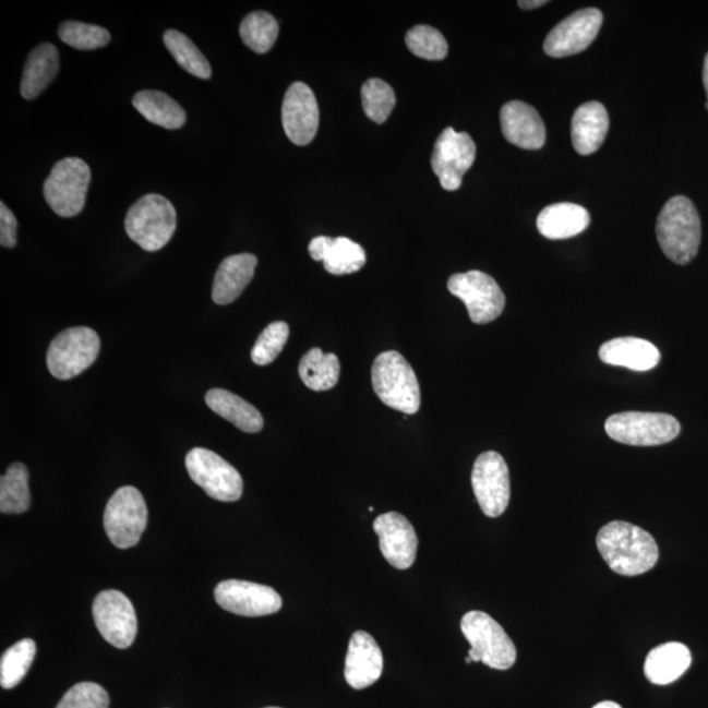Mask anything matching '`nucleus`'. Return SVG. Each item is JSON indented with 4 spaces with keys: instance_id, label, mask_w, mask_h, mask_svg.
I'll list each match as a JSON object with an SVG mask.
<instances>
[{
    "instance_id": "obj_15",
    "label": "nucleus",
    "mask_w": 708,
    "mask_h": 708,
    "mask_svg": "<svg viewBox=\"0 0 708 708\" xmlns=\"http://www.w3.org/2000/svg\"><path fill=\"white\" fill-rule=\"evenodd\" d=\"M603 15L597 9H584L555 25L543 44L544 53L563 58L581 53L596 40L602 27Z\"/></svg>"
},
{
    "instance_id": "obj_24",
    "label": "nucleus",
    "mask_w": 708,
    "mask_h": 708,
    "mask_svg": "<svg viewBox=\"0 0 708 708\" xmlns=\"http://www.w3.org/2000/svg\"><path fill=\"white\" fill-rule=\"evenodd\" d=\"M257 266V257L252 253H239L226 257L214 276L213 301L229 304L243 293L251 283Z\"/></svg>"
},
{
    "instance_id": "obj_8",
    "label": "nucleus",
    "mask_w": 708,
    "mask_h": 708,
    "mask_svg": "<svg viewBox=\"0 0 708 708\" xmlns=\"http://www.w3.org/2000/svg\"><path fill=\"white\" fill-rule=\"evenodd\" d=\"M100 352V339L94 329L74 327L62 331L51 341L48 369L57 380L68 381L87 370Z\"/></svg>"
},
{
    "instance_id": "obj_31",
    "label": "nucleus",
    "mask_w": 708,
    "mask_h": 708,
    "mask_svg": "<svg viewBox=\"0 0 708 708\" xmlns=\"http://www.w3.org/2000/svg\"><path fill=\"white\" fill-rule=\"evenodd\" d=\"M28 470L23 464H12L0 479V512L22 515L29 509Z\"/></svg>"
},
{
    "instance_id": "obj_35",
    "label": "nucleus",
    "mask_w": 708,
    "mask_h": 708,
    "mask_svg": "<svg viewBox=\"0 0 708 708\" xmlns=\"http://www.w3.org/2000/svg\"><path fill=\"white\" fill-rule=\"evenodd\" d=\"M361 97L363 110L376 123L385 122L396 104L394 89L379 77L363 83Z\"/></svg>"
},
{
    "instance_id": "obj_45",
    "label": "nucleus",
    "mask_w": 708,
    "mask_h": 708,
    "mask_svg": "<svg viewBox=\"0 0 708 708\" xmlns=\"http://www.w3.org/2000/svg\"><path fill=\"white\" fill-rule=\"evenodd\" d=\"M265 708H279V707H265Z\"/></svg>"
},
{
    "instance_id": "obj_18",
    "label": "nucleus",
    "mask_w": 708,
    "mask_h": 708,
    "mask_svg": "<svg viewBox=\"0 0 708 708\" xmlns=\"http://www.w3.org/2000/svg\"><path fill=\"white\" fill-rule=\"evenodd\" d=\"M373 528L386 561L396 569L411 568L419 544L412 524L400 513L388 512L375 518Z\"/></svg>"
},
{
    "instance_id": "obj_10",
    "label": "nucleus",
    "mask_w": 708,
    "mask_h": 708,
    "mask_svg": "<svg viewBox=\"0 0 708 708\" xmlns=\"http://www.w3.org/2000/svg\"><path fill=\"white\" fill-rule=\"evenodd\" d=\"M187 471L194 483L218 502H238L243 495V479L240 473L218 454L194 447L187 454Z\"/></svg>"
},
{
    "instance_id": "obj_37",
    "label": "nucleus",
    "mask_w": 708,
    "mask_h": 708,
    "mask_svg": "<svg viewBox=\"0 0 708 708\" xmlns=\"http://www.w3.org/2000/svg\"><path fill=\"white\" fill-rule=\"evenodd\" d=\"M58 36L69 47L77 50L100 49L110 43V34L106 28L82 22L62 23Z\"/></svg>"
},
{
    "instance_id": "obj_29",
    "label": "nucleus",
    "mask_w": 708,
    "mask_h": 708,
    "mask_svg": "<svg viewBox=\"0 0 708 708\" xmlns=\"http://www.w3.org/2000/svg\"><path fill=\"white\" fill-rule=\"evenodd\" d=\"M133 106L148 122L165 129L184 127L185 110L178 101L160 91L144 89L133 97Z\"/></svg>"
},
{
    "instance_id": "obj_20",
    "label": "nucleus",
    "mask_w": 708,
    "mask_h": 708,
    "mask_svg": "<svg viewBox=\"0 0 708 708\" xmlns=\"http://www.w3.org/2000/svg\"><path fill=\"white\" fill-rule=\"evenodd\" d=\"M383 672V655L373 636L356 632L350 638L344 675L350 687L362 691L375 684Z\"/></svg>"
},
{
    "instance_id": "obj_32",
    "label": "nucleus",
    "mask_w": 708,
    "mask_h": 708,
    "mask_svg": "<svg viewBox=\"0 0 708 708\" xmlns=\"http://www.w3.org/2000/svg\"><path fill=\"white\" fill-rule=\"evenodd\" d=\"M245 47H249L255 53L264 55L275 45L279 27L278 22L268 12L256 11L243 19L239 28Z\"/></svg>"
},
{
    "instance_id": "obj_30",
    "label": "nucleus",
    "mask_w": 708,
    "mask_h": 708,
    "mask_svg": "<svg viewBox=\"0 0 708 708\" xmlns=\"http://www.w3.org/2000/svg\"><path fill=\"white\" fill-rule=\"evenodd\" d=\"M298 372L310 389L327 392L339 382L340 361L334 353H323L322 349L313 348L302 357Z\"/></svg>"
},
{
    "instance_id": "obj_21",
    "label": "nucleus",
    "mask_w": 708,
    "mask_h": 708,
    "mask_svg": "<svg viewBox=\"0 0 708 708\" xmlns=\"http://www.w3.org/2000/svg\"><path fill=\"white\" fill-rule=\"evenodd\" d=\"M309 253L315 262H323L324 268L335 276L352 275L367 264L365 250L344 237H316L311 240Z\"/></svg>"
},
{
    "instance_id": "obj_23",
    "label": "nucleus",
    "mask_w": 708,
    "mask_h": 708,
    "mask_svg": "<svg viewBox=\"0 0 708 708\" xmlns=\"http://www.w3.org/2000/svg\"><path fill=\"white\" fill-rule=\"evenodd\" d=\"M609 115L599 101L583 104L573 117V145L580 155H592L605 142L609 132Z\"/></svg>"
},
{
    "instance_id": "obj_27",
    "label": "nucleus",
    "mask_w": 708,
    "mask_h": 708,
    "mask_svg": "<svg viewBox=\"0 0 708 708\" xmlns=\"http://www.w3.org/2000/svg\"><path fill=\"white\" fill-rule=\"evenodd\" d=\"M206 405L238 430L245 433H257L263 430L264 419L257 408L240 396L224 388H213L205 395Z\"/></svg>"
},
{
    "instance_id": "obj_16",
    "label": "nucleus",
    "mask_w": 708,
    "mask_h": 708,
    "mask_svg": "<svg viewBox=\"0 0 708 708\" xmlns=\"http://www.w3.org/2000/svg\"><path fill=\"white\" fill-rule=\"evenodd\" d=\"M218 605L232 614L242 616H263L279 612L281 596L275 589L262 584L226 580L214 590Z\"/></svg>"
},
{
    "instance_id": "obj_11",
    "label": "nucleus",
    "mask_w": 708,
    "mask_h": 708,
    "mask_svg": "<svg viewBox=\"0 0 708 708\" xmlns=\"http://www.w3.org/2000/svg\"><path fill=\"white\" fill-rule=\"evenodd\" d=\"M447 289L466 304L470 320L476 324L493 322L503 314V290L495 279L484 272L457 273L447 281Z\"/></svg>"
},
{
    "instance_id": "obj_3",
    "label": "nucleus",
    "mask_w": 708,
    "mask_h": 708,
    "mask_svg": "<svg viewBox=\"0 0 708 708\" xmlns=\"http://www.w3.org/2000/svg\"><path fill=\"white\" fill-rule=\"evenodd\" d=\"M372 383L383 405L406 415L418 413L421 403L418 376L399 352L387 350L376 357Z\"/></svg>"
},
{
    "instance_id": "obj_2",
    "label": "nucleus",
    "mask_w": 708,
    "mask_h": 708,
    "mask_svg": "<svg viewBox=\"0 0 708 708\" xmlns=\"http://www.w3.org/2000/svg\"><path fill=\"white\" fill-rule=\"evenodd\" d=\"M656 237L664 255L675 264H688L697 256L701 225L692 200L675 196L668 201L659 214Z\"/></svg>"
},
{
    "instance_id": "obj_5",
    "label": "nucleus",
    "mask_w": 708,
    "mask_h": 708,
    "mask_svg": "<svg viewBox=\"0 0 708 708\" xmlns=\"http://www.w3.org/2000/svg\"><path fill=\"white\" fill-rule=\"evenodd\" d=\"M460 629L471 649L472 662H483L496 671H506L515 665L517 649L504 628L483 612H470L460 621Z\"/></svg>"
},
{
    "instance_id": "obj_33",
    "label": "nucleus",
    "mask_w": 708,
    "mask_h": 708,
    "mask_svg": "<svg viewBox=\"0 0 708 708\" xmlns=\"http://www.w3.org/2000/svg\"><path fill=\"white\" fill-rule=\"evenodd\" d=\"M164 40L170 53L177 60L181 68L188 73L200 77V80H211L212 67L206 57L201 53L190 37L181 34L179 31H167Z\"/></svg>"
},
{
    "instance_id": "obj_4",
    "label": "nucleus",
    "mask_w": 708,
    "mask_h": 708,
    "mask_svg": "<svg viewBox=\"0 0 708 708\" xmlns=\"http://www.w3.org/2000/svg\"><path fill=\"white\" fill-rule=\"evenodd\" d=\"M130 239L142 250L155 252L164 249L177 231V211L166 197L146 194L130 207L125 218Z\"/></svg>"
},
{
    "instance_id": "obj_44",
    "label": "nucleus",
    "mask_w": 708,
    "mask_h": 708,
    "mask_svg": "<svg viewBox=\"0 0 708 708\" xmlns=\"http://www.w3.org/2000/svg\"><path fill=\"white\" fill-rule=\"evenodd\" d=\"M471 662H472V660L469 658V656H467V658H466V664H471Z\"/></svg>"
},
{
    "instance_id": "obj_40",
    "label": "nucleus",
    "mask_w": 708,
    "mask_h": 708,
    "mask_svg": "<svg viewBox=\"0 0 708 708\" xmlns=\"http://www.w3.org/2000/svg\"><path fill=\"white\" fill-rule=\"evenodd\" d=\"M17 219L4 203H0V244L14 249L17 243Z\"/></svg>"
},
{
    "instance_id": "obj_26",
    "label": "nucleus",
    "mask_w": 708,
    "mask_h": 708,
    "mask_svg": "<svg viewBox=\"0 0 708 708\" xmlns=\"http://www.w3.org/2000/svg\"><path fill=\"white\" fill-rule=\"evenodd\" d=\"M692 665V653L682 643H665L648 653L645 674L655 685L672 684Z\"/></svg>"
},
{
    "instance_id": "obj_42",
    "label": "nucleus",
    "mask_w": 708,
    "mask_h": 708,
    "mask_svg": "<svg viewBox=\"0 0 708 708\" xmlns=\"http://www.w3.org/2000/svg\"><path fill=\"white\" fill-rule=\"evenodd\" d=\"M704 86L707 95L706 108L708 110V53L706 55L705 64H704Z\"/></svg>"
},
{
    "instance_id": "obj_12",
    "label": "nucleus",
    "mask_w": 708,
    "mask_h": 708,
    "mask_svg": "<svg viewBox=\"0 0 708 708\" xmlns=\"http://www.w3.org/2000/svg\"><path fill=\"white\" fill-rule=\"evenodd\" d=\"M471 483L485 516H502L511 500L509 469L496 452L480 454L473 464Z\"/></svg>"
},
{
    "instance_id": "obj_6",
    "label": "nucleus",
    "mask_w": 708,
    "mask_h": 708,
    "mask_svg": "<svg viewBox=\"0 0 708 708\" xmlns=\"http://www.w3.org/2000/svg\"><path fill=\"white\" fill-rule=\"evenodd\" d=\"M91 170L80 158H67L57 164L44 184V197L57 216L73 218L86 205Z\"/></svg>"
},
{
    "instance_id": "obj_22",
    "label": "nucleus",
    "mask_w": 708,
    "mask_h": 708,
    "mask_svg": "<svg viewBox=\"0 0 708 708\" xmlns=\"http://www.w3.org/2000/svg\"><path fill=\"white\" fill-rule=\"evenodd\" d=\"M600 360L608 365L623 367L634 372H648L660 362V350L639 337H616L602 344Z\"/></svg>"
},
{
    "instance_id": "obj_41",
    "label": "nucleus",
    "mask_w": 708,
    "mask_h": 708,
    "mask_svg": "<svg viewBox=\"0 0 708 708\" xmlns=\"http://www.w3.org/2000/svg\"><path fill=\"white\" fill-rule=\"evenodd\" d=\"M548 3V0H523V2H518V5L523 10H535Z\"/></svg>"
},
{
    "instance_id": "obj_34",
    "label": "nucleus",
    "mask_w": 708,
    "mask_h": 708,
    "mask_svg": "<svg viewBox=\"0 0 708 708\" xmlns=\"http://www.w3.org/2000/svg\"><path fill=\"white\" fill-rule=\"evenodd\" d=\"M36 643L23 639L10 647L0 660V685L3 688H14L27 675L36 656Z\"/></svg>"
},
{
    "instance_id": "obj_7",
    "label": "nucleus",
    "mask_w": 708,
    "mask_h": 708,
    "mask_svg": "<svg viewBox=\"0 0 708 708\" xmlns=\"http://www.w3.org/2000/svg\"><path fill=\"white\" fill-rule=\"evenodd\" d=\"M609 437L632 446H658L671 443L681 432L677 419L667 413L622 412L605 422Z\"/></svg>"
},
{
    "instance_id": "obj_28",
    "label": "nucleus",
    "mask_w": 708,
    "mask_h": 708,
    "mask_svg": "<svg viewBox=\"0 0 708 708\" xmlns=\"http://www.w3.org/2000/svg\"><path fill=\"white\" fill-rule=\"evenodd\" d=\"M60 71V55L53 44H41L31 51L25 63L21 93L32 100L53 82Z\"/></svg>"
},
{
    "instance_id": "obj_36",
    "label": "nucleus",
    "mask_w": 708,
    "mask_h": 708,
    "mask_svg": "<svg viewBox=\"0 0 708 708\" xmlns=\"http://www.w3.org/2000/svg\"><path fill=\"white\" fill-rule=\"evenodd\" d=\"M406 44L416 57L428 61H441L449 53L443 34L431 25H416L408 31Z\"/></svg>"
},
{
    "instance_id": "obj_43",
    "label": "nucleus",
    "mask_w": 708,
    "mask_h": 708,
    "mask_svg": "<svg viewBox=\"0 0 708 708\" xmlns=\"http://www.w3.org/2000/svg\"><path fill=\"white\" fill-rule=\"evenodd\" d=\"M593 708H622V706L615 704V701L605 700V701H600V704H597Z\"/></svg>"
},
{
    "instance_id": "obj_39",
    "label": "nucleus",
    "mask_w": 708,
    "mask_h": 708,
    "mask_svg": "<svg viewBox=\"0 0 708 708\" xmlns=\"http://www.w3.org/2000/svg\"><path fill=\"white\" fill-rule=\"evenodd\" d=\"M57 708H109V695L95 682H81L63 695Z\"/></svg>"
},
{
    "instance_id": "obj_17",
    "label": "nucleus",
    "mask_w": 708,
    "mask_h": 708,
    "mask_svg": "<svg viewBox=\"0 0 708 708\" xmlns=\"http://www.w3.org/2000/svg\"><path fill=\"white\" fill-rule=\"evenodd\" d=\"M283 127L295 145L307 146L315 139L320 128V107L308 84L296 82L285 94Z\"/></svg>"
},
{
    "instance_id": "obj_13",
    "label": "nucleus",
    "mask_w": 708,
    "mask_h": 708,
    "mask_svg": "<svg viewBox=\"0 0 708 708\" xmlns=\"http://www.w3.org/2000/svg\"><path fill=\"white\" fill-rule=\"evenodd\" d=\"M477 146L467 133L446 128L433 148L432 168L446 191H457L463 185L465 173L476 161Z\"/></svg>"
},
{
    "instance_id": "obj_1",
    "label": "nucleus",
    "mask_w": 708,
    "mask_h": 708,
    "mask_svg": "<svg viewBox=\"0 0 708 708\" xmlns=\"http://www.w3.org/2000/svg\"><path fill=\"white\" fill-rule=\"evenodd\" d=\"M597 549L615 574L639 576L651 571L659 561L655 538L639 526L613 521L597 535Z\"/></svg>"
},
{
    "instance_id": "obj_25",
    "label": "nucleus",
    "mask_w": 708,
    "mask_h": 708,
    "mask_svg": "<svg viewBox=\"0 0 708 708\" xmlns=\"http://www.w3.org/2000/svg\"><path fill=\"white\" fill-rule=\"evenodd\" d=\"M590 224L586 207L571 203L552 204L539 213L538 231L551 240L569 239L580 236Z\"/></svg>"
},
{
    "instance_id": "obj_19",
    "label": "nucleus",
    "mask_w": 708,
    "mask_h": 708,
    "mask_svg": "<svg viewBox=\"0 0 708 708\" xmlns=\"http://www.w3.org/2000/svg\"><path fill=\"white\" fill-rule=\"evenodd\" d=\"M505 140L524 151H539L545 144V127L536 108L524 101L506 103L500 112Z\"/></svg>"
},
{
    "instance_id": "obj_38",
    "label": "nucleus",
    "mask_w": 708,
    "mask_h": 708,
    "mask_svg": "<svg viewBox=\"0 0 708 708\" xmlns=\"http://www.w3.org/2000/svg\"><path fill=\"white\" fill-rule=\"evenodd\" d=\"M290 329L285 322H273L259 336L251 350V359L256 365H269L283 352L289 339Z\"/></svg>"
},
{
    "instance_id": "obj_9",
    "label": "nucleus",
    "mask_w": 708,
    "mask_h": 708,
    "mask_svg": "<svg viewBox=\"0 0 708 708\" xmlns=\"http://www.w3.org/2000/svg\"><path fill=\"white\" fill-rule=\"evenodd\" d=\"M147 526V506L134 487H122L109 499L104 512V529L116 548H134Z\"/></svg>"
},
{
    "instance_id": "obj_14",
    "label": "nucleus",
    "mask_w": 708,
    "mask_h": 708,
    "mask_svg": "<svg viewBox=\"0 0 708 708\" xmlns=\"http://www.w3.org/2000/svg\"><path fill=\"white\" fill-rule=\"evenodd\" d=\"M93 615L97 629L109 645L119 649L133 645L139 623L132 602L120 590L109 589L97 595Z\"/></svg>"
}]
</instances>
